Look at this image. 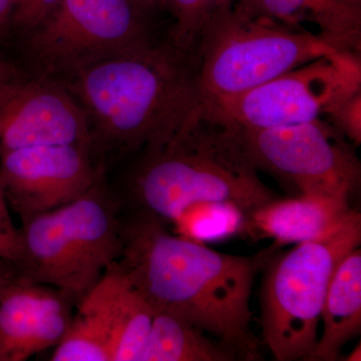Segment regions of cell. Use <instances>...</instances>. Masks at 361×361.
I'll return each mask as SVG.
<instances>
[{"mask_svg": "<svg viewBox=\"0 0 361 361\" xmlns=\"http://www.w3.org/2000/svg\"><path fill=\"white\" fill-rule=\"evenodd\" d=\"M239 0H203V25L216 14L232 8ZM201 33V32H200Z\"/></svg>", "mask_w": 361, "mask_h": 361, "instance_id": "cb8c5ba5", "label": "cell"}, {"mask_svg": "<svg viewBox=\"0 0 361 361\" xmlns=\"http://www.w3.org/2000/svg\"><path fill=\"white\" fill-rule=\"evenodd\" d=\"M195 47L199 87L210 99L242 94L339 51L314 33L234 7L207 21Z\"/></svg>", "mask_w": 361, "mask_h": 361, "instance_id": "8992f818", "label": "cell"}, {"mask_svg": "<svg viewBox=\"0 0 361 361\" xmlns=\"http://www.w3.org/2000/svg\"><path fill=\"white\" fill-rule=\"evenodd\" d=\"M90 147L40 145L0 155V186L21 221L71 203L97 184Z\"/></svg>", "mask_w": 361, "mask_h": 361, "instance_id": "8fae6325", "label": "cell"}, {"mask_svg": "<svg viewBox=\"0 0 361 361\" xmlns=\"http://www.w3.org/2000/svg\"><path fill=\"white\" fill-rule=\"evenodd\" d=\"M246 217V214L233 204L207 202L190 207L173 224L180 236L205 243L243 231Z\"/></svg>", "mask_w": 361, "mask_h": 361, "instance_id": "d6986e66", "label": "cell"}, {"mask_svg": "<svg viewBox=\"0 0 361 361\" xmlns=\"http://www.w3.org/2000/svg\"><path fill=\"white\" fill-rule=\"evenodd\" d=\"M52 361H111V341L103 322L78 306L71 324L54 346Z\"/></svg>", "mask_w": 361, "mask_h": 361, "instance_id": "ac0fdd59", "label": "cell"}, {"mask_svg": "<svg viewBox=\"0 0 361 361\" xmlns=\"http://www.w3.org/2000/svg\"><path fill=\"white\" fill-rule=\"evenodd\" d=\"M189 54L172 42L154 44L66 78L87 116L92 144L133 151L167 142L205 99Z\"/></svg>", "mask_w": 361, "mask_h": 361, "instance_id": "7a4b0ae2", "label": "cell"}, {"mask_svg": "<svg viewBox=\"0 0 361 361\" xmlns=\"http://www.w3.org/2000/svg\"><path fill=\"white\" fill-rule=\"evenodd\" d=\"M73 299L16 275L0 295V361H23L54 348L73 319Z\"/></svg>", "mask_w": 361, "mask_h": 361, "instance_id": "7c38bea8", "label": "cell"}, {"mask_svg": "<svg viewBox=\"0 0 361 361\" xmlns=\"http://www.w3.org/2000/svg\"><path fill=\"white\" fill-rule=\"evenodd\" d=\"M238 357L187 320L167 312H155L139 361H232Z\"/></svg>", "mask_w": 361, "mask_h": 361, "instance_id": "e0dca14e", "label": "cell"}, {"mask_svg": "<svg viewBox=\"0 0 361 361\" xmlns=\"http://www.w3.org/2000/svg\"><path fill=\"white\" fill-rule=\"evenodd\" d=\"M233 7L247 16L295 30L308 32L305 25H311L316 35L339 51H360L361 4L350 0H239Z\"/></svg>", "mask_w": 361, "mask_h": 361, "instance_id": "5bb4252c", "label": "cell"}, {"mask_svg": "<svg viewBox=\"0 0 361 361\" xmlns=\"http://www.w3.org/2000/svg\"><path fill=\"white\" fill-rule=\"evenodd\" d=\"M18 0H0V30L13 18Z\"/></svg>", "mask_w": 361, "mask_h": 361, "instance_id": "484cf974", "label": "cell"}, {"mask_svg": "<svg viewBox=\"0 0 361 361\" xmlns=\"http://www.w3.org/2000/svg\"><path fill=\"white\" fill-rule=\"evenodd\" d=\"M329 122L355 147L361 142V90L334 106L326 116Z\"/></svg>", "mask_w": 361, "mask_h": 361, "instance_id": "44dd1931", "label": "cell"}, {"mask_svg": "<svg viewBox=\"0 0 361 361\" xmlns=\"http://www.w3.org/2000/svg\"><path fill=\"white\" fill-rule=\"evenodd\" d=\"M59 0H18L13 20L21 30L30 32L58 6Z\"/></svg>", "mask_w": 361, "mask_h": 361, "instance_id": "603a6c76", "label": "cell"}, {"mask_svg": "<svg viewBox=\"0 0 361 361\" xmlns=\"http://www.w3.org/2000/svg\"><path fill=\"white\" fill-rule=\"evenodd\" d=\"M16 275L18 273L14 266L0 258V295Z\"/></svg>", "mask_w": 361, "mask_h": 361, "instance_id": "d4e9b609", "label": "cell"}, {"mask_svg": "<svg viewBox=\"0 0 361 361\" xmlns=\"http://www.w3.org/2000/svg\"><path fill=\"white\" fill-rule=\"evenodd\" d=\"M137 6L144 11L145 13L147 11H149V9L153 8L156 4H158L159 2L161 1V0H134Z\"/></svg>", "mask_w": 361, "mask_h": 361, "instance_id": "4316f807", "label": "cell"}, {"mask_svg": "<svg viewBox=\"0 0 361 361\" xmlns=\"http://www.w3.org/2000/svg\"><path fill=\"white\" fill-rule=\"evenodd\" d=\"M21 222L18 276L54 287L75 304L122 254V222L97 184L71 203Z\"/></svg>", "mask_w": 361, "mask_h": 361, "instance_id": "277c9868", "label": "cell"}, {"mask_svg": "<svg viewBox=\"0 0 361 361\" xmlns=\"http://www.w3.org/2000/svg\"><path fill=\"white\" fill-rule=\"evenodd\" d=\"M239 132L258 171L293 183L300 194L349 200L360 182V164L345 137L322 118Z\"/></svg>", "mask_w": 361, "mask_h": 361, "instance_id": "9c48e42d", "label": "cell"}, {"mask_svg": "<svg viewBox=\"0 0 361 361\" xmlns=\"http://www.w3.org/2000/svg\"><path fill=\"white\" fill-rule=\"evenodd\" d=\"M132 190L141 214L161 223H174L207 202L233 204L248 216L275 200L246 154L239 128L206 97L167 142L145 149Z\"/></svg>", "mask_w": 361, "mask_h": 361, "instance_id": "3957f363", "label": "cell"}, {"mask_svg": "<svg viewBox=\"0 0 361 361\" xmlns=\"http://www.w3.org/2000/svg\"><path fill=\"white\" fill-rule=\"evenodd\" d=\"M77 305L92 311L103 322L111 336V361L140 360L155 312L118 261Z\"/></svg>", "mask_w": 361, "mask_h": 361, "instance_id": "4fadbf2b", "label": "cell"}, {"mask_svg": "<svg viewBox=\"0 0 361 361\" xmlns=\"http://www.w3.org/2000/svg\"><path fill=\"white\" fill-rule=\"evenodd\" d=\"M23 253L20 230L11 219L4 189L0 186V258L14 266L18 264Z\"/></svg>", "mask_w": 361, "mask_h": 361, "instance_id": "7402d4cb", "label": "cell"}, {"mask_svg": "<svg viewBox=\"0 0 361 361\" xmlns=\"http://www.w3.org/2000/svg\"><path fill=\"white\" fill-rule=\"evenodd\" d=\"M350 1L356 2V4H361V0H350Z\"/></svg>", "mask_w": 361, "mask_h": 361, "instance_id": "f1b7e54d", "label": "cell"}, {"mask_svg": "<svg viewBox=\"0 0 361 361\" xmlns=\"http://www.w3.org/2000/svg\"><path fill=\"white\" fill-rule=\"evenodd\" d=\"M118 263L154 312H167L209 332L239 357L255 360L250 299L268 253L238 256L176 236L140 214L122 223Z\"/></svg>", "mask_w": 361, "mask_h": 361, "instance_id": "6da1fadb", "label": "cell"}, {"mask_svg": "<svg viewBox=\"0 0 361 361\" xmlns=\"http://www.w3.org/2000/svg\"><path fill=\"white\" fill-rule=\"evenodd\" d=\"M92 146L89 122L65 82L0 63V155L40 145Z\"/></svg>", "mask_w": 361, "mask_h": 361, "instance_id": "30bf717a", "label": "cell"}, {"mask_svg": "<svg viewBox=\"0 0 361 361\" xmlns=\"http://www.w3.org/2000/svg\"><path fill=\"white\" fill-rule=\"evenodd\" d=\"M175 20L172 44L190 52L196 47L203 25V0H166Z\"/></svg>", "mask_w": 361, "mask_h": 361, "instance_id": "ffe728a7", "label": "cell"}, {"mask_svg": "<svg viewBox=\"0 0 361 361\" xmlns=\"http://www.w3.org/2000/svg\"><path fill=\"white\" fill-rule=\"evenodd\" d=\"M353 211L348 200L300 194L259 207L247 216L243 231L268 237L275 246L303 243L329 234Z\"/></svg>", "mask_w": 361, "mask_h": 361, "instance_id": "9a60e30c", "label": "cell"}, {"mask_svg": "<svg viewBox=\"0 0 361 361\" xmlns=\"http://www.w3.org/2000/svg\"><path fill=\"white\" fill-rule=\"evenodd\" d=\"M28 33V51L40 73L65 78L154 44L146 13L134 0H59Z\"/></svg>", "mask_w": 361, "mask_h": 361, "instance_id": "52a82bcc", "label": "cell"}, {"mask_svg": "<svg viewBox=\"0 0 361 361\" xmlns=\"http://www.w3.org/2000/svg\"><path fill=\"white\" fill-rule=\"evenodd\" d=\"M322 334L307 360H336L361 329V250L349 252L337 265L323 304Z\"/></svg>", "mask_w": 361, "mask_h": 361, "instance_id": "2e32d148", "label": "cell"}, {"mask_svg": "<svg viewBox=\"0 0 361 361\" xmlns=\"http://www.w3.org/2000/svg\"><path fill=\"white\" fill-rule=\"evenodd\" d=\"M360 90V58L337 51L242 94L209 99L237 127L262 130L322 118Z\"/></svg>", "mask_w": 361, "mask_h": 361, "instance_id": "ba28073f", "label": "cell"}, {"mask_svg": "<svg viewBox=\"0 0 361 361\" xmlns=\"http://www.w3.org/2000/svg\"><path fill=\"white\" fill-rule=\"evenodd\" d=\"M361 348L360 343H358V345L356 346L355 349H353V353H349L348 358L346 360L348 361H360L361 360Z\"/></svg>", "mask_w": 361, "mask_h": 361, "instance_id": "83f0119b", "label": "cell"}, {"mask_svg": "<svg viewBox=\"0 0 361 361\" xmlns=\"http://www.w3.org/2000/svg\"><path fill=\"white\" fill-rule=\"evenodd\" d=\"M361 243L360 214L322 238L296 244L271 261L261 290L263 339L278 361L307 360L318 341V327L330 280L337 265Z\"/></svg>", "mask_w": 361, "mask_h": 361, "instance_id": "5b68a950", "label": "cell"}]
</instances>
